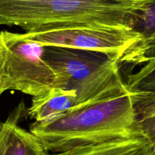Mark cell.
<instances>
[{
    "label": "cell",
    "mask_w": 155,
    "mask_h": 155,
    "mask_svg": "<svg viewBox=\"0 0 155 155\" xmlns=\"http://www.w3.org/2000/svg\"><path fill=\"white\" fill-rule=\"evenodd\" d=\"M26 104L21 101L12 110L5 121L0 122V155H4L12 131L28 116Z\"/></svg>",
    "instance_id": "cell-11"
},
{
    "label": "cell",
    "mask_w": 155,
    "mask_h": 155,
    "mask_svg": "<svg viewBox=\"0 0 155 155\" xmlns=\"http://www.w3.org/2000/svg\"><path fill=\"white\" fill-rule=\"evenodd\" d=\"M147 0H0V25L25 33L71 25L132 28Z\"/></svg>",
    "instance_id": "cell-2"
},
{
    "label": "cell",
    "mask_w": 155,
    "mask_h": 155,
    "mask_svg": "<svg viewBox=\"0 0 155 155\" xmlns=\"http://www.w3.org/2000/svg\"><path fill=\"white\" fill-rule=\"evenodd\" d=\"M44 45L23 34L0 32V96L17 91L41 96L55 87L56 77L44 57Z\"/></svg>",
    "instance_id": "cell-3"
},
{
    "label": "cell",
    "mask_w": 155,
    "mask_h": 155,
    "mask_svg": "<svg viewBox=\"0 0 155 155\" xmlns=\"http://www.w3.org/2000/svg\"><path fill=\"white\" fill-rule=\"evenodd\" d=\"M134 106L140 131L148 142L152 154L155 155V103Z\"/></svg>",
    "instance_id": "cell-10"
},
{
    "label": "cell",
    "mask_w": 155,
    "mask_h": 155,
    "mask_svg": "<svg viewBox=\"0 0 155 155\" xmlns=\"http://www.w3.org/2000/svg\"><path fill=\"white\" fill-rule=\"evenodd\" d=\"M132 29L138 33L139 39L125 52L120 64L134 67L155 59V0L146 1Z\"/></svg>",
    "instance_id": "cell-6"
},
{
    "label": "cell",
    "mask_w": 155,
    "mask_h": 155,
    "mask_svg": "<svg viewBox=\"0 0 155 155\" xmlns=\"http://www.w3.org/2000/svg\"><path fill=\"white\" fill-rule=\"evenodd\" d=\"M48 153L37 136L18 125L10 134L4 155H48Z\"/></svg>",
    "instance_id": "cell-9"
},
{
    "label": "cell",
    "mask_w": 155,
    "mask_h": 155,
    "mask_svg": "<svg viewBox=\"0 0 155 155\" xmlns=\"http://www.w3.org/2000/svg\"><path fill=\"white\" fill-rule=\"evenodd\" d=\"M134 104L155 103V59L146 62L138 71L130 73L125 81Z\"/></svg>",
    "instance_id": "cell-8"
},
{
    "label": "cell",
    "mask_w": 155,
    "mask_h": 155,
    "mask_svg": "<svg viewBox=\"0 0 155 155\" xmlns=\"http://www.w3.org/2000/svg\"><path fill=\"white\" fill-rule=\"evenodd\" d=\"M48 155H153L143 135L117 138L104 142L80 146Z\"/></svg>",
    "instance_id": "cell-7"
},
{
    "label": "cell",
    "mask_w": 155,
    "mask_h": 155,
    "mask_svg": "<svg viewBox=\"0 0 155 155\" xmlns=\"http://www.w3.org/2000/svg\"><path fill=\"white\" fill-rule=\"evenodd\" d=\"M26 38L44 46H58L105 53L118 61L139 39L132 28L71 25L24 33Z\"/></svg>",
    "instance_id": "cell-4"
},
{
    "label": "cell",
    "mask_w": 155,
    "mask_h": 155,
    "mask_svg": "<svg viewBox=\"0 0 155 155\" xmlns=\"http://www.w3.org/2000/svg\"><path fill=\"white\" fill-rule=\"evenodd\" d=\"M44 57L54 72V88L65 91L76 90L115 60L100 52L58 46H44Z\"/></svg>",
    "instance_id": "cell-5"
},
{
    "label": "cell",
    "mask_w": 155,
    "mask_h": 155,
    "mask_svg": "<svg viewBox=\"0 0 155 155\" xmlns=\"http://www.w3.org/2000/svg\"><path fill=\"white\" fill-rule=\"evenodd\" d=\"M30 131L49 153L142 135L133 98L126 84L121 90L87 105L47 120L34 121Z\"/></svg>",
    "instance_id": "cell-1"
}]
</instances>
